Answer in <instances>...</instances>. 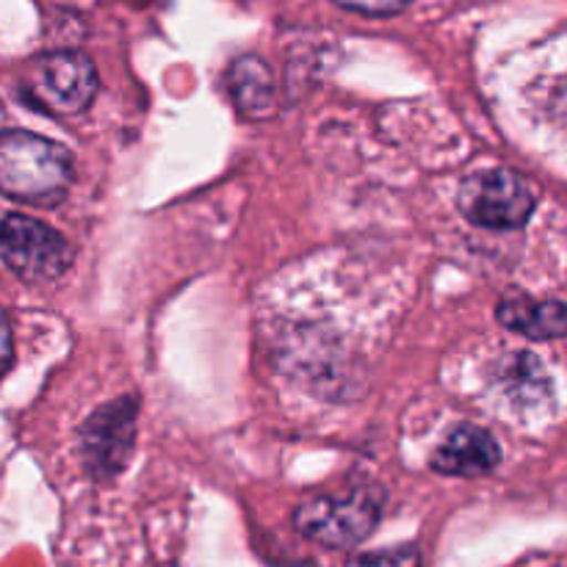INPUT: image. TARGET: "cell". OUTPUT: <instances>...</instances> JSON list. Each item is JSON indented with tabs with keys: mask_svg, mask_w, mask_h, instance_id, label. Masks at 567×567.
<instances>
[{
	"mask_svg": "<svg viewBox=\"0 0 567 567\" xmlns=\"http://www.w3.org/2000/svg\"><path fill=\"white\" fill-rule=\"evenodd\" d=\"M72 183V158L61 144L28 131L0 133V194L53 208Z\"/></svg>",
	"mask_w": 567,
	"mask_h": 567,
	"instance_id": "6da1fadb",
	"label": "cell"
},
{
	"mask_svg": "<svg viewBox=\"0 0 567 567\" xmlns=\"http://www.w3.org/2000/svg\"><path fill=\"white\" fill-rule=\"evenodd\" d=\"M336 3H341L343 9L349 11H360V14L369 17H391L408 9L413 0H336Z\"/></svg>",
	"mask_w": 567,
	"mask_h": 567,
	"instance_id": "7c38bea8",
	"label": "cell"
},
{
	"mask_svg": "<svg viewBox=\"0 0 567 567\" xmlns=\"http://www.w3.org/2000/svg\"><path fill=\"white\" fill-rule=\"evenodd\" d=\"M457 205L463 216L487 230H515L535 210L529 183L509 169L476 172L460 186Z\"/></svg>",
	"mask_w": 567,
	"mask_h": 567,
	"instance_id": "277c9868",
	"label": "cell"
},
{
	"mask_svg": "<svg viewBox=\"0 0 567 567\" xmlns=\"http://www.w3.org/2000/svg\"><path fill=\"white\" fill-rule=\"evenodd\" d=\"M496 319L502 327L520 332V336L532 338V341L563 338L567 327L565 305L559 299H546V302H537V299L529 297L504 299L496 310Z\"/></svg>",
	"mask_w": 567,
	"mask_h": 567,
	"instance_id": "ba28073f",
	"label": "cell"
},
{
	"mask_svg": "<svg viewBox=\"0 0 567 567\" xmlns=\"http://www.w3.org/2000/svg\"><path fill=\"white\" fill-rule=\"evenodd\" d=\"M230 94L247 116H266L275 109V78L269 64L255 55H244L230 66Z\"/></svg>",
	"mask_w": 567,
	"mask_h": 567,
	"instance_id": "9c48e42d",
	"label": "cell"
},
{
	"mask_svg": "<svg viewBox=\"0 0 567 567\" xmlns=\"http://www.w3.org/2000/svg\"><path fill=\"white\" fill-rule=\"evenodd\" d=\"M136 435V402L116 399L100 408L81 430V449L86 465L97 476H111L125 465Z\"/></svg>",
	"mask_w": 567,
	"mask_h": 567,
	"instance_id": "8992f818",
	"label": "cell"
},
{
	"mask_svg": "<svg viewBox=\"0 0 567 567\" xmlns=\"http://www.w3.org/2000/svg\"><path fill=\"white\" fill-rule=\"evenodd\" d=\"M502 388L504 396L513 399L518 408L543 404L551 396V380L546 374V365L529 352L513 354L502 365Z\"/></svg>",
	"mask_w": 567,
	"mask_h": 567,
	"instance_id": "30bf717a",
	"label": "cell"
},
{
	"mask_svg": "<svg viewBox=\"0 0 567 567\" xmlns=\"http://www.w3.org/2000/svg\"><path fill=\"white\" fill-rule=\"evenodd\" d=\"M498 463H502V446L491 432L476 424L454 426L432 457V468L437 474L463 476V480L491 474Z\"/></svg>",
	"mask_w": 567,
	"mask_h": 567,
	"instance_id": "52a82bcc",
	"label": "cell"
},
{
	"mask_svg": "<svg viewBox=\"0 0 567 567\" xmlns=\"http://www.w3.org/2000/svg\"><path fill=\"white\" fill-rule=\"evenodd\" d=\"M28 89L42 109L53 114H78L92 103L100 81L86 55L75 50H59L37 59Z\"/></svg>",
	"mask_w": 567,
	"mask_h": 567,
	"instance_id": "5b68a950",
	"label": "cell"
},
{
	"mask_svg": "<svg viewBox=\"0 0 567 567\" xmlns=\"http://www.w3.org/2000/svg\"><path fill=\"white\" fill-rule=\"evenodd\" d=\"M0 258L22 282H53L70 269L72 247L44 221L9 214L0 221Z\"/></svg>",
	"mask_w": 567,
	"mask_h": 567,
	"instance_id": "3957f363",
	"label": "cell"
},
{
	"mask_svg": "<svg viewBox=\"0 0 567 567\" xmlns=\"http://www.w3.org/2000/svg\"><path fill=\"white\" fill-rule=\"evenodd\" d=\"M382 518V502L369 487H358L336 496H316L299 504L293 526L308 540L327 548H354L377 529Z\"/></svg>",
	"mask_w": 567,
	"mask_h": 567,
	"instance_id": "7a4b0ae2",
	"label": "cell"
},
{
	"mask_svg": "<svg viewBox=\"0 0 567 567\" xmlns=\"http://www.w3.org/2000/svg\"><path fill=\"white\" fill-rule=\"evenodd\" d=\"M14 360V341H11V324L6 319L3 308H0V374H6Z\"/></svg>",
	"mask_w": 567,
	"mask_h": 567,
	"instance_id": "4fadbf2b",
	"label": "cell"
},
{
	"mask_svg": "<svg viewBox=\"0 0 567 567\" xmlns=\"http://www.w3.org/2000/svg\"><path fill=\"white\" fill-rule=\"evenodd\" d=\"M349 567H421V551L415 546L382 548V551L360 554Z\"/></svg>",
	"mask_w": 567,
	"mask_h": 567,
	"instance_id": "8fae6325",
	"label": "cell"
}]
</instances>
